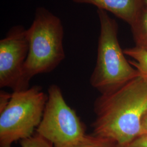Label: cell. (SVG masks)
Masks as SVG:
<instances>
[{
  "label": "cell",
  "mask_w": 147,
  "mask_h": 147,
  "mask_svg": "<svg viewBox=\"0 0 147 147\" xmlns=\"http://www.w3.org/2000/svg\"><path fill=\"white\" fill-rule=\"evenodd\" d=\"M27 36L29 50L24 70L30 81L36 75L52 71L65 58L62 22L47 9L38 7Z\"/></svg>",
  "instance_id": "obj_3"
},
{
  "label": "cell",
  "mask_w": 147,
  "mask_h": 147,
  "mask_svg": "<svg viewBox=\"0 0 147 147\" xmlns=\"http://www.w3.org/2000/svg\"><path fill=\"white\" fill-rule=\"evenodd\" d=\"M47 97L39 86L13 92L9 104L0 113V147H12L14 142L34 134Z\"/></svg>",
  "instance_id": "obj_4"
},
{
  "label": "cell",
  "mask_w": 147,
  "mask_h": 147,
  "mask_svg": "<svg viewBox=\"0 0 147 147\" xmlns=\"http://www.w3.org/2000/svg\"><path fill=\"white\" fill-rule=\"evenodd\" d=\"M130 26L135 47L147 50V7L145 5Z\"/></svg>",
  "instance_id": "obj_8"
},
{
  "label": "cell",
  "mask_w": 147,
  "mask_h": 147,
  "mask_svg": "<svg viewBox=\"0 0 147 147\" xmlns=\"http://www.w3.org/2000/svg\"><path fill=\"white\" fill-rule=\"evenodd\" d=\"M20 143L21 147H53L51 143L37 133L28 138L21 140Z\"/></svg>",
  "instance_id": "obj_11"
},
{
  "label": "cell",
  "mask_w": 147,
  "mask_h": 147,
  "mask_svg": "<svg viewBox=\"0 0 147 147\" xmlns=\"http://www.w3.org/2000/svg\"><path fill=\"white\" fill-rule=\"evenodd\" d=\"M74 147H117L110 140L96 136L93 135H86L84 138Z\"/></svg>",
  "instance_id": "obj_10"
},
{
  "label": "cell",
  "mask_w": 147,
  "mask_h": 147,
  "mask_svg": "<svg viewBox=\"0 0 147 147\" xmlns=\"http://www.w3.org/2000/svg\"><path fill=\"white\" fill-rule=\"evenodd\" d=\"M77 3L95 5L98 9L108 11L130 26L144 7L143 0H73Z\"/></svg>",
  "instance_id": "obj_7"
},
{
  "label": "cell",
  "mask_w": 147,
  "mask_h": 147,
  "mask_svg": "<svg viewBox=\"0 0 147 147\" xmlns=\"http://www.w3.org/2000/svg\"><path fill=\"white\" fill-rule=\"evenodd\" d=\"M125 147H147V135L137 137Z\"/></svg>",
  "instance_id": "obj_12"
},
{
  "label": "cell",
  "mask_w": 147,
  "mask_h": 147,
  "mask_svg": "<svg viewBox=\"0 0 147 147\" xmlns=\"http://www.w3.org/2000/svg\"><path fill=\"white\" fill-rule=\"evenodd\" d=\"M146 135H147V110L143 114L141 119L140 136Z\"/></svg>",
  "instance_id": "obj_14"
},
{
  "label": "cell",
  "mask_w": 147,
  "mask_h": 147,
  "mask_svg": "<svg viewBox=\"0 0 147 147\" xmlns=\"http://www.w3.org/2000/svg\"><path fill=\"white\" fill-rule=\"evenodd\" d=\"M100 24L96 63L90 78L92 86L104 94L139 77L128 61L118 39V27L106 11L98 9Z\"/></svg>",
  "instance_id": "obj_2"
},
{
  "label": "cell",
  "mask_w": 147,
  "mask_h": 147,
  "mask_svg": "<svg viewBox=\"0 0 147 147\" xmlns=\"http://www.w3.org/2000/svg\"><path fill=\"white\" fill-rule=\"evenodd\" d=\"M93 134L125 147L140 136L147 110V83L139 77L102 94L95 102Z\"/></svg>",
  "instance_id": "obj_1"
},
{
  "label": "cell",
  "mask_w": 147,
  "mask_h": 147,
  "mask_svg": "<svg viewBox=\"0 0 147 147\" xmlns=\"http://www.w3.org/2000/svg\"><path fill=\"white\" fill-rule=\"evenodd\" d=\"M11 93L6 92L5 90L0 92V113L4 110L11 100Z\"/></svg>",
  "instance_id": "obj_13"
},
{
  "label": "cell",
  "mask_w": 147,
  "mask_h": 147,
  "mask_svg": "<svg viewBox=\"0 0 147 147\" xmlns=\"http://www.w3.org/2000/svg\"><path fill=\"white\" fill-rule=\"evenodd\" d=\"M42 119L36 133L53 147H74L86 136V126L66 102L59 87L51 84Z\"/></svg>",
  "instance_id": "obj_5"
},
{
  "label": "cell",
  "mask_w": 147,
  "mask_h": 147,
  "mask_svg": "<svg viewBox=\"0 0 147 147\" xmlns=\"http://www.w3.org/2000/svg\"><path fill=\"white\" fill-rule=\"evenodd\" d=\"M143 2H144V3L145 5H146L147 7V0H143Z\"/></svg>",
  "instance_id": "obj_15"
},
{
  "label": "cell",
  "mask_w": 147,
  "mask_h": 147,
  "mask_svg": "<svg viewBox=\"0 0 147 147\" xmlns=\"http://www.w3.org/2000/svg\"><path fill=\"white\" fill-rule=\"evenodd\" d=\"M123 51L134 59L129 62L137 70L139 76L147 83V50L135 47L126 49Z\"/></svg>",
  "instance_id": "obj_9"
},
{
  "label": "cell",
  "mask_w": 147,
  "mask_h": 147,
  "mask_svg": "<svg viewBox=\"0 0 147 147\" xmlns=\"http://www.w3.org/2000/svg\"><path fill=\"white\" fill-rule=\"evenodd\" d=\"M29 50L27 30L21 25L11 28L0 41V87L13 92L30 88L24 65Z\"/></svg>",
  "instance_id": "obj_6"
}]
</instances>
